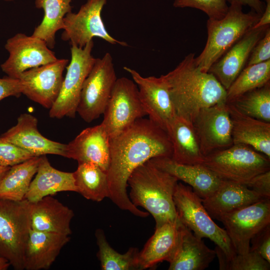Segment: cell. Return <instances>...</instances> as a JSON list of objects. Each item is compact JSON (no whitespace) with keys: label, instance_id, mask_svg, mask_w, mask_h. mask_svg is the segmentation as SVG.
<instances>
[{"label":"cell","instance_id":"obj_13","mask_svg":"<svg viewBox=\"0 0 270 270\" xmlns=\"http://www.w3.org/2000/svg\"><path fill=\"white\" fill-rule=\"evenodd\" d=\"M8 52L7 60L0 65L8 76L18 78L24 71L56 60L54 53L44 41L32 36L18 33L4 45Z\"/></svg>","mask_w":270,"mask_h":270},{"label":"cell","instance_id":"obj_46","mask_svg":"<svg viewBox=\"0 0 270 270\" xmlns=\"http://www.w3.org/2000/svg\"><path fill=\"white\" fill-rule=\"evenodd\" d=\"M4 0L7 2H13L14 0Z\"/></svg>","mask_w":270,"mask_h":270},{"label":"cell","instance_id":"obj_14","mask_svg":"<svg viewBox=\"0 0 270 270\" xmlns=\"http://www.w3.org/2000/svg\"><path fill=\"white\" fill-rule=\"evenodd\" d=\"M192 124L204 156L234 144L226 102L202 109L194 118Z\"/></svg>","mask_w":270,"mask_h":270},{"label":"cell","instance_id":"obj_8","mask_svg":"<svg viewBox=\"0 0 270 270\" xmlns=\"http://www.w3.org/2000/svg\"><path fill=\"white\" fill-rule=\"evenodd\" d=\"M94 45L92 40L82 48L71 46V60L58 96L50 109V118L75 117L84 82L96 60L92 54Z\"/></svg>","mask_w":270,"mask_h":270},{"label":"cell","instance_id":"obj_21","mask_svg":"<svg viewBox=\"0 0 270 270\" xmlns=\"http://www.w3.org/2000/svg\"><path fill=\"white\" fill-rule=\"evenodd\" d=\"M264 198L245 184L221 180L214 192L202 199L211 218L218 220L226 214Z\"/></svg>","mask_w":270,"mask_h":270},{"label":"cell","instance_id":"obj_25","mask_svg":"<svg viewBox=\"0 0 270 270\" xmlns=\"http://www.w3.org/2000/svg\"><path fill=\"white\" fill-rule=\"evenodd\" d=\"M73 210L51 196L31 202V229L70 236Z\"/></svg>","mask_w":270,"mask_h":270},{"label":"cell","instance_id":"obj_10","mask_svg":"<svg viewBox=\"0 0 270 270\" xmlns=\"http://www.w3.org/2000/svg\"><path fill=\"white\" fill-rule=\"evenodd\" d=\"M102 122L110 138L146 114L141 103L136 84L126 77L117 78L103 114Z\"/></svg>","mask_w":270,"mask_h":270},{"label":"cell","instance_id":"obj_1","mask_svg":"<svg viewBox=\"0 0 270 270\" xmlns=\"http://www.w3.org/2000/svg\"><path fill=\"white\" fill-rule=\"evenodd\" d=\"M172 148L167 132L150 119L140 118L110 138V162L106 172L109 196L120 208L134 215L149 214L134 206L127 194L128 180L138 166L151 158H172Z\"/></svg>","mask_w":270,"mask_h":270},{"label":"cell","instance_id":"obj_35","mask_svg":"<svg viewBox=\"0 0 270 270\" xmlns=\"http://www.w3.org/2000/svg\"><path fill=\"white\" fill-rule=\"evenodd\" d=\"M214 250L220 270H269L270 263L257 253L250 250L246 254L226 256L217 246Z\"/></svg>","mask_w":270,"mask_h":270},{"label":"cell","instance_id":"obj_19","mask_svg":"<svg viewBox=\"0 0 270 270\" xmlns=\"http://www.w3.org/2000/svg\"><path fill=\"white\" fill-rule=\"evenodd\" d=\"M66 158L78 164L94 163L106 172L110 162V137L102 124L85 128L67 144Z\"/></svg>","mask_w":270,"mask_h":270},{"label":"cell","instance_id":"obj_33","mask_svg":"<svg viewBox=\"0 0 270 270\" xmlns=\"http://www.w3.org/2000/svg\"><path fill=\"white\" fill-rule=\"evenodd\" d=\"M270 82V60L246 66L226 90V102Z\"/></svg>","mask_w":270,"mask_h":270},{"label":"cell","instance_id":"obj_30","mask_svg":"<svg viewBox=\"0 0 270 270\" xmlns=\"http://www.w3.org/2000/svg\"><path fill=\"white\" fill-rule=\"evenodd\" d=\"M39 161L40 156H34L10 166L0 182V199L14 201L24 199Z\"/></svg>","mask_w":270,"mask_h":270},{"label":"cell","instance_id":"obj_17","mask_svg":"<svg viewBox=\"0 0 270 270\" xmlns=\"http://www.w3.org/2000/svg\"><path fill=\"white\" fill-rule=\"evenodd\" d=\"M38 119L32 114H21L17 119L16 124L0 138L26 150L34 156L52 154L66 158L67 144L44 136L38 129Z\"/></svg>","mask_w":270,"mask_h":270},{"label":"cell","instance_id":"obj_45","mask_svg":"<svg viewBox=\"0 0 270 270\" xmlns=\"http://www.w3.org/2000/svg\"><path fill=\"white\" fill-rule=\"evenodd\" d=\"M10 168L8 166H0V182Z\"/></svg>","mask_w":270,"mask_h":270},{"label":"cell","instance_id":"obj_27","mask_svg":"<svg viewBox=\"0 0 270 270\" xmlns=\"http://www.w3.org/2000/svg\"><path fill=\"white\" fill-rule=\"evenodd\" d=\"M181 222L179 218L156 227L138 256L140 270L151 268L163 261H169L177 245Z\"/></svg>","mask_w":270,"mask_h":270},{"label":"cell","instance_id":"obj_20","mask_svg":"<svg viewBox=\"0 0 270 270\" xmlns=\"http://www.w3.org/2000/svg\"><path fill=\"white\" fill-rule=\"evenodd\" d=\"M216 256L214 250L208 248L182 222L175 250L168 262L169 270H204Z\"/></svg>","mask_w":270,"mask_h":270},{"label":"cell","instance_id":"obj_39","mask_svg":"<svg viewBox=\"0 0 270 270\" xmlns=\"http://www.w3.org/2000/svg\"><path fill=\"white\" fill-rule=\"evenodd\" d=\"M270 60V26L254 46L246 66L264 62Z\"/></svg>","mask_w":270,"mask_h":270},{"label":"cell","instance_id":"obj_16","mask_svg":"<svg viewBox=\"0 0 270 270\" xmlns=\"http://www.w3.org/2000/svg\"><path fill=\"white\" fill-rule=\"evenodd\" d=\"M124 69L136 84L141 103L149 119L166 131L176 114L162 75L144 77L131 68L124 66Z\"/></svg>","mask_w":270,"mask_h":270},{"label":"cell","instance_id":"obj_41","mask_svg":"<svg viewBox=\"0 0 270 270\" xmlns=\"http://www.w3.org/2000/svg\"><path fill=\"white\" fill-rule=\"evenodd\" d=\"M21 94L22 85L20 79L8 76L0 78V101L10 96L19 97Z\"/></svg>","mask_w":270,"mask_h":270},{"label":"cell","instance_id":"obj_40","mask_svg":"<svg viewBox=\"0 0 270 270\" xmlns=\"http://www.w3.org/2000/svg\"><path fill=\"white\" fill-rule=\"evenodd\" d=\"M265 198H270V170L253 178L246 185Z\"/></svg>","mask_w":270,"mask_h":270},{"label":"cell","instance_id":"obj_32","mask_svg":"<svg viewBox=\"0 0 270 270\" xmlns=\"http://www.w3.org/2000/svg\"><path fill=\"white\" fill-rule=\"evenodd\" d=\"M95 236L98 248L97 256L102 270H140L138 260L139 251L136 248H130L126 253L122 254L110 246L103 230L97 229Z\"/></svg>","mask_w":270,"mask_h":270},{"label":"cell","instance_id":"obj_9","mask_svg":"<svg viewBox=\"0 0 270 270\" xmlns=\"http://www.w3.org/2000/svg\"><path fill=\"white\" fill-rule=\"evenodd\" d=\"M112 55L106 52L96 62L85 80L76 112L90 122L103 114L117 80Z\"/></svg>","mask_w":270,"mask_h":270},{"label":"cell","instance_id":"obj_42","mask_svg":"<svg viewBox=\"0 0 270 270\" xmlns=\"http://www.w3.org/2000/svg\"><path fill=\"white\" fill-rule=\"evenodd\" d=\"M230 4L236 3L242 6H248L252 10L262 15L266 4L260 0H228Z\"/></svg>","mask_w":270,"mask_h":270},{"label":"cell","instance_id":"obj_18","mask_svg":"<svg viewBox=\"0 0 270 270\" xmlns=\"http://www.w3.org/2000/svg\"><path fill=\"white\" fill-rule=\"evenodd\" d=\"M269 26L250 29L210 66L208 72L226 90L246 66L252 48Z\"/></svg>","mask_w":270,"mask_h":270},{"label":"cell","instance_id":"obj_12","mask_svg":"<svg viewBox=\"0 0 270 270\" xmlns=\"http://www.w3.org/2000/svg\"><path fill=\"white\" fill-rule=\"evenodd\" d=\"M218 220L223 224L236 253L246 254L250 251L251 238L270 224V198L226 214Z\"/></svg>","mask_w":270,"mask_h":270},{"label":"cell","instance_id":"obj_3","mask_svg":"<svg viewBox=\"0 0 270 270\" xmlns=\"http://www.w3.org/2000/svg\"><path fill=\"white\" fill-rule=\"evenodd\" d=\"M178 181L148 160L130 174L128 180L130 188L128 196L134 206L142 207L152 215L158 227L178 219L174 202Z\"/></svg>","mask_w":270,"mask_h":270},{"label":"cell","instance_id":"obj_31","mask_svg":"<svg viewBox=\"0 0 270 270\" xmlns=\"http://www.w3.org/2000/svg\"><path fill=\"white\" fill-rule=\"evenodd\" d=\"M74 172L77 192L86 199L100 202L109 196L106 172L92 162L78 164Z\"/></svg>","mask_w":270,"mask_h":270},{"label":"cell","instance_id":"obj_22","mask_svg":"<svg viewBox=\"0 0 270 270\" xmlns=\"http://www.w3.org/2000/svg\"><path fill=\"white\" fill-rule=\"evenodd\" d=\"M70 240L69 236L30 229L24 249V269L50 268Z\"/></svg>","mask_w":270,"mask_h":270},{"label":"cell","instance_id":"obj_44","mask_svg":"<svg viewBox=\"0 0 270 270\" xmlns=\"http://www.w3.org/2000/svg\"><path fill=\"white\" fill-rule=\"evenodd\" d=\"M10 266V264L8 261L0 258V270H6Z\"/></svg>","mask_w":270,"mask_h":270},{"label":"cell","instance_id":"obj_7","mask_svg":"<svg viewBox=\"0 0 270 270\" xmlns=\"http://www.w3.org/2000/svg\"><path fill=\"white\" fill-rule=\"evenodd\" d=\"M174 202L180 221L196 236L212 241L228 256L236 254L226 231L212 220L202 199L189 186L178 182Z\"/></svg>","mask_w":270,"mask_h":270},{"label":"cell","instance_id":"obj_38","mask_svg":"<svg viewBox=\"0 0 270 270\" xmlns=\"http://www.w3.org/2000/svg\"><path fill=\"white\" fill-rule=\"evenodd\" d=\"M250 250L258 254L270 263V224L258 232L250 240Z\"/></svg>","mask_w":270,"mask_h":270},{"label":"cell","instance_id":"obj_2","mask_svg":"<svg viewBox=\"0 0 270 270\" xmlns=\"http://www.w3.org/2000/svg\"><path fill=\"white\" fill-rule=\"evenodd\" d=\"M162 76L176 114L192 123L202 109L226 102V90L212 74L201 70L194 53Z\"/></svg>","mask_w":270,"mask_h":270},{"label":"cell","instance_id":"obj_26","mask_svg":"<svg viewBox=\"0 0 270 270\" xmlns=\"http://www.w3.org/2000/svg\"><path fill=\"white\" fill-rule=\"evenodd\" d=\"M62 192H77L74 172L58 170L51 166L46 155L40 156L36 173L24 199L34 202Z\"/></svg>","mask_w":270,"mask_h":270},{"label":"cell","instance_id":"obj_5","mask_svg":"<svg viewBox=\"0 0 270 270\" xmlns=\"http://www.w3.org/2000/svg\"><path fill=\"white\" fill-rule=\"evenodd\" d=\"M219 178L246 185L256 176L270 170V158L243 144H234L204 156L202 164Z\"/></svg>","mask_w":270,"mask_h":270},{"label":"cell","instance_id":"obj_34","mask_svg":"<svg viewBox=\"0 0 270 270\" xmlns=\"http://www.w3.org/2000/svg\"><path fill=\"white\" fill-rule=\"evenodd\" d=\"M243 114L270 122V82L229 102Z\"/></svg>","mask_w":270,"mask_h":270},{"label":"cell","instance_id":"obj_28","mask_svg":"<svg viewBox=\"0 0 270 270\" xmlns=\"http://www.w3.org/2000/svg\"><path fill=\"white\" fill-rule=\"evenodd\" d=\"M166 131L172 144V160L182 164H202L204 156L192 122L176 115Z\"/></svg>","mask_w":270,"mask_h":270},{"label":"cell","instance_id":"obj_23","mask_svg":"<svg viewBox=\"0 0 270 270\" xmlns=\"http://www.w3.org/2000/svg\"><path fill=\"white\" fill-rule=\"evenodd\" d=\"M150 160L157 167L188 184L201 198L210 196L221 180L202 164H182L170 157L154 158Z\"/></svg>","mask_w":270,"mask_h":270},{"label":"cell","instance_id":"obj_15","mask_svg":"<svg viewBox=\"0 0 270 270\" xmlns=\"http://www.w3.org/2000/svg\"><path fill=\"white\" fill-rule=\"evenodd\" d=\"M68 62L66 58L24 72L18 78L22 85V94L29 99L50 109L60 94L63 72Z\"/></svg>","mask_w":270,"mask_h":270},{"label":"cell","instance_id":"obj_29","mask_svg":"<svg viewBox=\"0 0 270 270\" xmlns=\"http://www.w3.org/2000/svg\"><path fill=\"white\" fill-rule=\"evenodd\" d=\"M72 0H35V6L42 8L44 16L40 24L35 28L32 35L45 42L50 49L54 48L56 32L63 30L64 18L72 12Z\"/></svg>","mask_w":270,"mask_h":270},{"label":"cell","instance_id":"obj_37","mask_svg":"<svg viewBox=\"0 0 270 270\" xmlns=\"http://www.w3.org/2000/svg\"><path fill=\"white\" fill-rule=\"evenodd\" d=\"M34 156L26 150L0 138V166L10 167Z\"/></svg>","mask_w":270,"mask_h":270},{"label":"cell","instance_id":"obj_4","mask_svg":"<svg viewBox=\"0 0 270 270\" xmlns=\"http://www.w3.org/2000/svg\"><path fill=\"white\" fill-rule=\"evenodd\" d=\"M242 8L240 4H230L222 18L208 20L206 42L200 54L195 58L196 64L202 71L208 72L210 66L259 20L261 15L252 10L244 13Z\"/></svg>","mask_w":270,"mask_h":270},{"label":"cell","instance_id":"obj_36","mask_svg":"<svg viewBox=\"0 0 270 270\" xmlns=\"http://www.w3.org/2000/svg\"><path fill=\"white\" fill-rule=\"evenodd\" d=\"M228 0H174L173 6L176 8H192L204 12L208 18L218 20L228 12Z\"/></svg>","mask_w":270,"mask_h":270},{"label":"cell","instance_id":"obj_11","mask_svg":"<svg viewBox=\"0 0 270 270\" xmlns=\"http://www.w3.org/2000/svg\"><path fill=\"white\" fill-rule=\"evenodd\" d=\"M107 0H87L78 12H72L64 18V32L62 39L69 41L72 45L84 48L94 37L100 38L112 44L127 46L124 42L120 41L108 32L101 16L103 8Z\"/></svg>","mask_w":270,"mask_h":270},{"label":"cell","instance_id":"obj_43","mask_svg":"<svg viewBox=\"0 0 270 270\" xmlns=\"http://www.w3.org/2000/svg\"><path fill=\"white\" fill-rule=\"evenodd\" d=\"M266 6L259 20L252 28H256L270 24V0H265Z\"/></svg>","mask_w":270,"mask_h":270},{"label":"cell","instance_id":"obj_24","mask_svg":"<svg viewBox=\"0 0 270 270\" xmlns=\"http://www.w3.org/2000/svg\"><path fill=\"white\" fill-rule=\"evenodd\" d=\"M226 103L234 144L247 145L270 158V122L246 115Z\"/></svg>","mask_w":270,"mask_h":270},{"label":"cell","instance_id":"obj_6","mask_svg":"<svg viewBox=\"0 0 270 270\" xmlns=\"http://www.w3.org/2000/svg\"><path fill=\"white\" fill-rule=\"evenodd\" d=\"M31 202L0 199V258L16 270L24 269V252L30 226Z\"/></svg>","mask_w":270,"mask_h":270}]
</instances>
